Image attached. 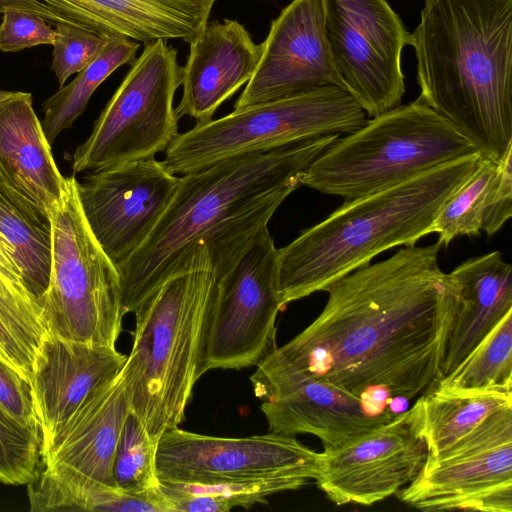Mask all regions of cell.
Returning <instances> with one entry per match:
<instances>
[{
    "instance_id": "f1b7e54d",
    "label": "cell",
    "mask_w": 512,
    "mask_h": 512,
    "mask_svg": "<svg viewBox=\"0 0 512 512\" xmlns=\"http://www.w3.org/2000/svg\"><path fill=\"white\" fill-rule=\"evenodd\" d=\"M437 384L458 389L512 392V311Z\"/></svg>"
},
{
    "instance_id": "ac0fdd59",
    "label": "cell",
    "mask_w": 512,
    "mask_h": 512,
    "mask_svg": "<svg viewBox=\"0 0 512 512\" xmlns=\"http://www.w3.org/2000/svg\"><path fill=\"white\" fill-rule=\"evenodd\" d=\"M130 406L121 371L89 394L42 446V464L69 479L117 488L113 463Z\"/></svg>"
},
{
    "instance_id": "4dcf8cb0",
    "label": "cell",
    "mask_w": 512,
    "mask_h": 512,
    "mask_svg": "<svg viewBox=\"0 0 512 512\" xmlns=\"http://www.w3.org/2000/svg\"><path fill=\"white\" fill-rule=\"evenodd\" d=\"M156 443L140 419L131 410L124 421L118 440L113 472L117 488L129 494L159 490L155 466Z\"/></svg>"
},
{
    "instance_id": "f35d334b",
    "label": "cell",
    "mask_w": 512,
    "mask_h": 512,
    "mask_svg": "<svg viewBox=\"0 0 512 512\" xmlns=\"http://www.w3.org/2000/svg\"><path fill=\"white\" fill-rule=\"evenodd\" d=\"M16 93L17 91L0 90V102L13 97Z\"/></svg>"
},
{
    "instance_id": "74e56055",
    "label": "cell",
    "mask_w": 512,
    "mask_h": 512,
    "mask_svg": "<svg viewBox=\"0 0 512 512\" xmlns=\"http://www.w3.org/2000/svg\"><path fill=\"white\" fill-rule=\"evenodd\" d=\"M0 275L3 276L8 281H10L11 283L15 284L16 286L25 288L20 269L13 258L12 250L8 245L7 241L1 235Z\"/></svg>"
},
{
    "instance_id": "ffe728a7",
    "label": "cell",
    "mask_w": 512,
    "mask_h": 512,
    "mask_svg": "<svg viewBox=\"0 0 512 512\" xmlns=\"http://www.w3.org/2000/svg\"><path fill=\"white\" fill-rule=\"evenodd\" d=\"M182 66L183 93L175 108L178 117L203 123L255 72L261 44H256L238 20L212 21L190 43Z\"/></svg>"
},
{
    "instance_id": "e0dca14e",
    "label": "cell",
    "mask_w": 512,
    "mask_h": 512,
    "mask_svg": "<svg viewBox=\"0 0 512 512\" xmlns=\"http://www.w3.org/2000/svg\"><path fill=\"white\" fill-rule=\"evenodd\" d=\"M330 85L344 89L326 40L321 0H292L271 22L234 110Z\"/></svg>"
},
{
    "instance_id": "e575fe53",
    "label": "cell",
    "mask_w": 512,
    "mask_h": 512,
    "mask_svg": "<svg viewBox=\"0 0 512 512\" xmlns=\"http://www.w3.org/2000/svg\"><path fill=\"white\" fill-rule=\"evenodd\" d=\"M512 216V146L498 161L486 194L482 231L493 236Z\"/></svg>"
},
{
    "instance_id": "cb8c5ba5",
    "label": "cell",
    "mask_w": 512,
    "mask_h": 512,
    "mask_svg": "<svg viewBox=\"0 0 512 512\" xmlns=\"http://www.w3.org/2000/svg\"><path fill=\"white\" fill-rule=\"evenodd\" d=\"M0 235L10 246L24 286L41 313L51 272V217L41 206L14 189L1 174Z\"/></svg>"
},
{
    "instance_id": "8992f818",
    "label": "cell",
    "mask_w": 512,
    "mask_h": 512,
    "mask_svg": "<svg viewBox=\"0 0 512 512\" xmlns=\"http://www.w3.org/2000/svg\"><path fill=\"white\" fill-rule=\"evenodd\" d=\"M474 154L480 153L467 137L417 99L338 138L311 163L300 182L350 200Z\"/></svg>"
},
{
    "instance_id": "f546056e",
    "label": "cell",
    "mask_w": 512,
    "mask_h": 512,
    "mask_svg": "<svg viewBox=\"0 0 512 512\" xmlns=\"http://www.w3.org/2000/svg\"><path fill=\"white\" fill-rule=\"evenodd\" d=\"M498 161L482 157L478 167L463 184L446 200L439 210L431 233L438 234V243L447 247L459 236H478L486 194Z\"/></svg>"
},
{
    "instance_id": "ab89813d",
    "label": "cell",
    "mask_w": 512,
    "mask_h": 512,
    "mask_svg": "<svg viewBox=\"0 0 512 512\" xmlns=\"http://www.w3.org/2000/svg\"><path fill=\"white\" fill-rule=\"evenodd\" d=\"M0 358L4 359L5 361H7V359L5 358L3 352L1 351L0 349ZM8 362V361H7ZM9 363V362H8ZM10 364V363H9Z\"/></svg>"
},
{
    "instance_id": "9c48e42d",
    "label": "cell",
    "mask_w": 512,
    "mask_h": 512,
    "mask_svg": "<svg viewBox=\"0 0 512 512\" xmlns=\"http://www.w3.org/2000/svg\"><path fill=\"white\" fill-rule=\"evenodd\" d=\"M178 51L166 40L145 44L74 154V173L152 158L179 134L173 105L182 85Z\"/></svg>"
},
{
    "instance_id": "d4e9b609",
    "label": "cell",
    "mask_w": 512,
    "mask_h": 512,
    "mask_svg": "<svg viewBox=\"0 0 512 512\" xmlns=\"http://www.w3.org/2000/svg\"><path fill=\"white\" fill-rule=\"evenodd\" d=\"M427 457H434L495 411L512 406V392L435 384L419 397Z\"/></svg>"
},
{
    "instance_id": "9a60e30c",
    "label": "cell",
    "mask_w": 512,
    "mask_h": 512,
    "mask_svg": "<svg viewBox=\"0 0 512 512\" xmlns=\"http://www.w3.org/2000/svg\"><path fill=\"white\" fill-rule=\"evenodd\" d=\"M83 180L77 183L83 215L117 269L151 234L180 183L155 157L94 170Z\"/></svg>"
},
{
    "instance_id": "5bb4252c",
    "label": "cell",
    "mask_w": 512,
    "mask_h": 512,
    "mask_svg": "<svg viewBox=\"0 0 512 512\" xmlns=\"http://www.w3.org/2000/svg\"><path fill=\"white\" fill-rule=\"evenodd\" d=\"M428 455L419 398L409 409L336 450L321 452L316 482L336 505H372L414 480Z\"/></svg>"
},
{
    "instance_id": "5b68a950",
    "label": "cell",
    "mask_w": 512,
    "mask_h": 512,
    "mask_svg": "<svg viewBox=\"0 0 512 512\" xmlns=\"http://www.w3.org/2000/svg\"><path fill=\"white\" fill-rule=\"evenodd\" d=\"M216 287L207 258L169 278L134 311L132 348L121 374L130 410L156 444L166 429L182 424L194 386L208 371Z\"/></svg>"
},
{
    "instance_id": "ba28073f",
    "label": "cell",
    "mask_w": 512,
    "mask_h": 512,
    "mask_svg": "<svg viewBox=\"0 0 512 512\" xmlns=\"http://www.w3.org/2000/svg\"><path fill=\"white\" fill-rule=\"evenodd\" d=\"M74 176L50 213V281L41 305L47 334L66 341L116 347L125 315L116 266L83 215Z\"/></svg>"
},
{
    "instance_id": "277c9868",
    "label": "cell",
    "mask_w": 512,
    "mask_h": 512,
    "mask_svg": "<svg viewBox=\"0 0 512 512\" xmlns=\"http://www.w3.org/2000/svg\"><path fill=\"white\" fill-rule=\"evenodd\" d=\"M474 154L403 182L345 200L318 224L278 249L280 302L326 289L396 246H413L431 233L446 200L478 167Z\"/></svg>"
},
{
    "instance_id": "8d00e7d4",
    "label": "cell",
    "mask_w": 512,
    "mask_h": 512,
    "mask_svg": "<svg viewBox=\"0 0 512 512\" xmlns=\"http://www.w3.org/2000/svg\"><path fill=\"white\" fill-rule=\"evenodd\" d=\"M14 7L23 9L46 19L54 24L66 21L63 16L55 12L49 6L38 0H0V14L7 8Z\"/></svg>"
},
{
    "instance_id": "4316f807",
    "label": "cell",
    "mask_w": 512,
    "mask_h": 512,
    "mask_svg": "<svg viewBox=\"0 0 512 512\" xmlns=\"http://www.w3.org/2000/svg\"><path fill=\"white\" fill-rule=\"evenodd\" d=\"M139 47V42L125 37L109 39L99 55L78 72L73 81L43 102L41 124L50 145L62 131L72 127L101 83L120 66L132 64Z\"/></svg>"
},
{
    "instance_id": "836d02e7",
    "label": "cell",
    "mask_w": 512,
    "mask_h": 512,
    "mask_svg": "<svg viewBox=\"0 0 512 512\" xmlns=\"http://www.w3.org/2000/svg\"><path fill=\"white\" fill-rule=\"evenodd\" d=\"M0 24V51L17 52L38 45H52L55 29L46 19L14 7L3 11Z\"/></svg>"
},
{
    "instance_id": "d590c367",
    "label": "cell",
    "mask_w": 512,
    "mask_h": 512,
    "mask_svg": "<svg viewBox=\"0 0 512 512\" xmlns=\"http://www.w3.org/2000/svg\"><path fill=\"white\" fill-rule=\"evenodd\" d=\"M0 405L21 424L41 428L31 382L2 358Z\"/></svg>"
},
{
    "instance_id": "603a6c76",
    "label": "cell",
    "mask_w": 512,
    "mask_h": 512,
    "mask_svg": "<svg viewBox=\"0 0 512 512\" xmlns=\"http://www.w3.org/2000/svg\"><path fill=\"white\" fill-rule=\"evenodd\" d=\"M0 174L49 214L62 197L65 177L33 109L31 93L17 91L0 102Z\"/></svg>"
},
{
    "instance_id": "7c38bea8",
    "label": "cell",
    "mask_w": 512,
    "mask_h": 512,
    "mask_svg": "<svg viewBox=\"0 0 512 512\" xmlns=\"http://www.w3.org/2000/svg\"><path fill=\"white\" fill-rule=\"evenodd\" d=\"M318 453L295 436L276 433L241 438L216 437L166 429L156 444L155 466L160 481L218 484L316 479Z\"/></svg>"
},
{
    "instance_id": "8fae6325",
    "label": "cell",
    "mask_w": 512,
    "mask_h": 512,
    "mask_svg": "<svg viewBox=\"0 0 512 512\" xmlns=\"http://www.w3.org/2000/svg\"><path fill=\"white\" fill-rule=\"evenodd\" d=\"M324 31L344 89L370 117L401 104V55L411 33L386 0H321Z\"/></svg>"
},
{
    "instance_id": "83f0119b",
    "label": "cell",
    "mask_w": 512,
    "mask_h": 512,
    "mask_svg": "<svg viewBox=\"0 0 512 512\" xmlns=\"http://www.w3.org/2000/svg\"><path fill=\"white\" fill-rule=\"evenodd\" d=\"M159 482L170 512H228L239 507L248 509L255 504L267 503V498L275 493L296 490L305 485L292 479L218 484Z\"/></svg>"
},
{
    "instance_id": "52a82bcc",
    "label": "cell",
    "mask_w": 512,
    "mask_h": 512,
    "mask_svg": "<svg viewBox=\"0 0 512 512\" xmlns=\"http://www.w3.org/2000/svg\"><path fill=\"white\" fill-rule=\"evenodd\" d=\"M366 122V113L345 89L323 86L197 123L172 140L162 162L171 173L184 175L233 156L349 134Z\"/></svg>"
},
{
    "instance_id": "30bf717a",
    "label": "cell",
    "mask_w": 512,
    "mask_h": 512,
    "mask_svg": "<svg viewBox=\"0 0 512 512\" xmlns=\"http://www.w3.org/2000/svg\"><path fill=\"white\" fill-rule=\"evenodd\" d=\"M423 511H512V406L503 407L434 457L397 493Z\"/></svg>"
},
{
    "instance_id": "3957f363",
    "label": "cell",
    "mask_w": 512,
    "mask_h": 512,
    "mask_svg": "<svg viewBox=\"0 0 512 512\" xmlns=\"http://www.w3.org/2000/svg\"><path fill=\"white\" fill-rule=\"evenodd\" d=\"M410 45L418 100L499 161L512 146V0H424Z\"/></svg>"
},
{
    "instance_id": "7a4b0ae2",
    "label": "cell",
    "mask_w": 512,
    "mask_h": 512,
    "mask_svg": "<svg viewBox=\"0 0 512 512\" xmlns=\"http://www.w3.org/2000/svg\"><path fill=\"white\" fill-rule=\"evenodd\" d=\"M339 136L233 156L182 175L151 234L117 269L124 314L134 313L169 278L191 269L192 257L203 249L216 278L224 276Z\"/></svg>"
},
{
    "instance_id": "7402d4cb",
    "label": "cell",
    "mask_w": 512,
    "mask_h": 512,
    "mask_svg": "<svg viewBox=\"0 0 512 512\" xmlns=\"http://www.w3.org/2000/svg\"><path fill=\"white\" fill-rule=\"evenodd\" d=\"M105 39L147 44L180 39L188 44L208 23L218 0H38Z\"/></svg>"
},
{
    "instance_id": "484cf974",
    "label": "cell",
    "mask_w": 512,
    "mask_h": 512,
    "mask_svg": "<svg viewBox=\"0 0 512 512\" xmlns=\"http://www.w3.org/2000/svg\"><path fill=\"white\" fill-rule=\"evenodd\" d=\"M27 486L33 512H170L160 488L129 494L90 480L63 478L44 467Z\"/></svg>"
},
{
    "instance_id": "d6a6232c",
    "label": "cell",
    "mask_w": 512,
    "mask_h": 512,
    "mask_svg": "<svg viewBox=\"0 0 512 512\" xmlns=\"http://www.w3.org/2000/svg\"><path fill=\"white\" fill-rule=\"evenodd\" d=\"M55 25L51 69L61 88L70 76L83 70L99 55L109 39L70 22Z\"/></svg>"
},
{
    "instance_id": "4fadbf2b",
    "label": "cell",
    "mask_w": 512,
    "mask_h": 512,
    "mask_svg": "<svg viewBox=\"0 0 512 512\" xmlns=\"http://www.w3.org/2000/svg\"><path fill=\"white\" fill-rule=\"evenodd\" d=\"M278 249L261 230L237 263L217 279L207 338V369L257 366L275 348Z\"/></svg>"
},
{
    "instance_id": "d6986e66",
    "label": "cell",
    "mask_w": 512,
    "mask_h": 512,
    "mask_svg": "<svg viewBox=\"0 0 512 512\" xmlns=\"http://www.w3.org/2000/svg\"><path fill=\"white\" fill-rule=\"evenodd\" d=\"M126 360L116 347L66 341L49 334L42 339L30 382L43 444L89 394L120 373Z\"/></svg>"
},
{
    "instance_id": "6da1fadb",
    "label": "cell",
    "mask_w": 512,
    "mask_h": 512,
    "mask_svg": "<svg viewBox=\"0 0 512 512\" xmlns=\"http://www.w3.org/2000/svg\"><path fill=\"white\" fill-rule=\"evenodd\" d=\"M440 248L405 246L340 278L318 317L262 361L329 382L373 415L394 418L393 402L419 398L440 379L452 314Z\"/></svg>"
},
{
    "instance_id": "1f68e13d",
    "label": "cell",
    "mask_w": 512,
    "mask_h": 512,
    "mask_svg": "<svg viewBox=\"0 0 512 512\" xmlns=\"http://www.w3.org/2000/svg\"><path fill=\"white\" fill-rule=\"evenodd\" d=\"M43 436L40 427L18 422L0 405V481L28 484L35 479L42 464Z\"/></svg>"
},
{
    "instance_id": "2e32d148",
    "label": "cell",
    "mask_w": 512,
    "mask_h": 512,
    "mask_svg": "<svg viewBox=\"0 0 512 512\" xmlns=\"http://www.w3.org/2000/svg\"><path fill=\"white\" fill-rule=\"evenodd\" d=\"M263 399L261 411L271 433L318 437L336 450L393 418L373 415L358 397L294 367L260 362L250 377Z\"/></svg>"
},
{
    "instance_id": "44dd1931",
    "label": "cell",
    "mask_w": 512,
    "mask_h": 512,
    "mask_svg": "<svg viewBox=\"0 0 512 512\" xmlns=\"http://www.w3.org/2000/svg\"><path fill=\"white\" fill-rule=\"evenodd\" d=\"M444 284L452 314L440 379L453 372L512 311V266L500 251H492L472 257L450 273H444Z\"/></svg>"
}]
</instances>
